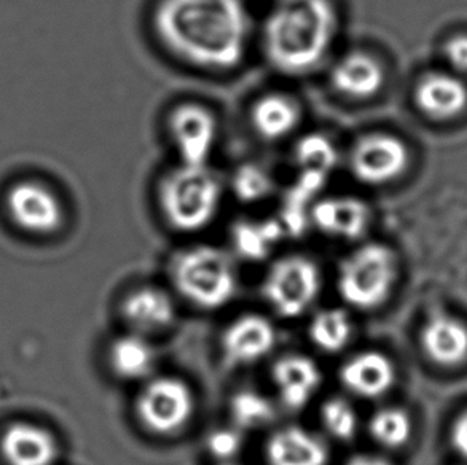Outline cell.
Masks as SVG:
<instances>
[{
	"mask_svg": "<svg viewBox=\"0 0 467 465\" xmlns=\"http://www.w3.org/2000/svg\"><path fill=\"white\" fill-rule=\"evenodd\" d=\"M153 36L192 69L227 74L246 61L253 18L244 0H157Z\"/></svg>",
	"mask_w": 467,
	"mask_h": 465,
	"instance_id": "cell-1",
	"label": "cell"
},
{
	"mask_svg": "<svg viewBox=\"0 0 467 465\" xmlns=\"http://www.w3.org/2000/svg\"><path fill=\"white\" fill-rule=\"evenodd\" d=\"M335 0H275L262 23V51L281 76L304 77L321 69L340 34Z\"/></svg>",
	"mask_w": 467,
	"mask_h": 465,
	"instance_id": "cell-2",
	"label": "cell"
},
{
	"mask_svg": "<svg viewBox=\"0 0 467 465\" xmlns=\"http://www.w3.org/2000/svg\"><path fill=\"white\" fill-rule=\"evenodd\" d=\"M223 190L221 177L209 164L177 163L158 182V209L172 230L202 232L219 214Z\"/></svg>",
	"mask_w": 467,
	"mask_h": 465,
	"instance_id": "cell-3",
	"label": "cell"
},
{
	"mask_svg": "<svg viewBox=\"0 0 467 465\" xmlns=\"http://www.w3.org/2000/svg\"><path fill=\"white\" fill-rule=\"evenodd\" d=\"M171 276L177 292L198 308H223L236 295L234 262L214 245H193L177 253Z\"/></svg>",
	"mask_w": 467,
	"mask_h": 465,
	"instance_id": "cell-4",
	"label": "cell"
},
{
	"mask_svg": "<svg viewBox=\"0 0 467 465\" xmlns=\"http://www.w3.org/2000/svg\"><path fill=\"white\" fill-rule=\"evenodd\" d=\"M398 274V257L391 247L366 243L343 258L337 285L341 298L349 306L372 311L388 302Z\"/></svg>",
	"mask_w": 467,
	"mask_h": 465,
	"instance_id": "cell-5",
	"label": "cell"
},
{
	"mask_svg": "<svg viewBox=\"0 0 467 465\" xmlns=\"http://www.w3.org/2000/svg\"><path fill=\"white\" fill-rule=\"evenodd\" d=\"M195 394L177 377L149 379L136 397V416L149 434L171 437L189 426L195 415Z\"/></svg>",
	"mask_w": 467,
	"mask_h": 465,
	"instance_id": "cell-6",
	"label": "cell"
},
{
	"mask_svg": "<svg viewBox=\"0 0 467 465\" xmlns=\"http://www.w3.org/2000/svg\"><path fill=\"white\" fill-rule=\"evenodd\" d=\"M347 164L354 181L379 189L404 176L410 166V150L392 132H366L349 147Z\"/></svg>",
	"mask_w": 467,
	"mask_h": 465,
	"instance_id": "cell-7",
	"label": "cell"
},
{
	"mask_svg": "<svg viewBox=\"0 0 467 465\" xmlns=\"http://www.w3.org/2000/svg\"><path fill=\"white\" fill-rule=\"evenodd\" d=\"M321 285V271L311 258L287 255L266 271L264 295L279 315L294 319L313 306Z\"/></svg>",
	"mask_w": 467,
	"mask_h": 465,
	"instance_id": "cell-8",
	"label": "cell"
},
{
	"mask_svg": "<svg viewBox=\"0 0 467 465\" xmlns=\"http://www.w3.org/2000/svg\"><path fill=\"white\" fill-rule=\"evenodd\" d=\"M164 126L179 163L209 164L221 129L219 119L208 106L193 101L181 102L168 112Z\"/></svg>",
	"mask_w": 467,
	"mask_h": 465,
	"instance_id": "cell-9",
	"label": "cell"
},
{
	"mask_svg": "<svg viewBox=\"0 0 467 465\" xmlns=\"http://www.w3.org/2000/svg\"><path fill=\"white\" fill-rule=\"evenodd\" d=\"M6 209L21 230L50 234L63 225L64 209L57 193L37 181H21L6 193Z\"/></svg>",
	"mask_w": 467,
	"mask_h": 465,
	"instance_id": "cell-10",
	"label": "cell"
},
{
	"mask_svg": "<svg viewBox=\"0 0 467 465\" xmlns=\"http://www.w3.org/2000/svg\"><path fill=\"white\" fill-rule=\"evenodd\" d=\"M328 82L335 93L347 101H370L385 88V64L370 51H347L332 64Z\"/></svg>",
	"mask_w": 467,
	"mask_h": 465,
	"instance_id": "cell-11",
	"label": "cell"
},
{
	"mask_svg": "<svg viewBox=\"0 0 467 465\" xmlns=\"http://www.w3.org/2000/svg\"><path fill=\"white\" fill-rule=\"evenodd\" d=\"M370 222L372 211L358 196H324L311 206V227L337 241L364 238L370 228Z\"/></svg>",
	"mask_w": 467,
	"mask_h": 465,
	"instance_id": "cell-12",
	"label": "cell"
},
{
	"mask_svg": "<svg viewBox=\"0 0 467 465\" xmlns=\"http://www.w3.org/2000/svg\"><path fill=\"white\" fill-rule=\"evenodd\" d=\"M276 345V330L262 315H243L222 334L223 358L234 367H247L265 358Z\"/></svg>",
	"mask_w": 467,
	"mask_h": 465,
	"instance_id": "cell-13",
	"label": "cell"
},
{
	"mask_svg": "<svg viewBox=\"0 0 467 465\" xmlns=\"http://www.w3.org/2000/svg\"><path fill=\"white\" fill-rule=\"evenodd\" d=\"M304 119V108L297 98L285 91H268L259 96L249 110V123L257 138L281 142L291 138Z\"/></svg>",
	"mask_w": 467,
	"mask_h": 465,
	"instance_id": "cell-14",
	"label": "cell"
},
{
	"mask_svg": "<svg viewBox=\"0 0 467 465\" xmlns=\"http://www.w3.org/2000/svg\"><path fill=\"white\" fill-rule=\"evenodd\" d=\"M272 379L279 400L292 411L305 408L322 383L319 367L304 354H287L279 357L272 368Z\"/></svg>",
	"mask_w": 467,
	"mask_h": 465,
	"instance_id": "cell-15",
	"label": "cell"
},
{
	"mask_svg": "<svg viewBox=\"0 0 467 465\" xmlns=\"http://www.w3.org/2000/svg\"><path fill=\"white\" fill-rule=\"evenodd\" d=\"M340 381L349 394L373 400L392 389L396 383V368L391 358L383 352H358L341 365Z\"/></svg>",
	"mask_w": 467,
	"mask_h": 465,
	"instance_id": "cell-16",
	"label": "cell"
},
{
	"mask_svg": "<svg viewBox=\"0 0 467 465\" xmlns=\"http://www.w3.org/2000/svg\"><path fill=\"white\" fill-rule=\"evenodd\" d=\"M176 305L170 294L158 287H140L130 292L121 303V317L133 334L164 332L176 321Z\"/></svg>",
	"mask_w": 467,
	"mask_h": 465,
	"instance_id": "cell-17",
	"label": "cell"
},
{
	"mask_svg": "<svg viewBox=\"0 0 467 465\" xmlns=\"http://www.w3.org/2000/svg\"><path fill=\"white\" fill-rule=\"evenodd\" d=\"M413 101L421 114L445 121L462 115L467 108V87L449 72H430L420 78Z\"/></svg>",
	"mask_w": 467,
	"mask_h": 465,
	"instance_id": "cell-18",
	"label": "cell"
},
{
	"mask_svg": "<svg viewBox=\"0 0 467 465\" xmlns=\"http://www.w3.org/2000/svg\"><path fill=\"white\" fill-rule=\"evenodd\" d=\"M421 346L434 364L455 368L467 360V326L453 315H432L421 332Z\"/></svg>",
	"mask_w": 467,
	"mask_h": 465,
	"instance_id": "cell-19",
	"label": "cell"
},
{
	"mask_svg": "<svg viewBox=\"0 0 467 465\" xmlns=\"http://www.w3.org/2000/svg\"><path fill=\"white\" fill-rule=\"evenodd\" d=\"M268 465H327L326 443L298 426L279 429L266 441Z\"/></svg>",
	"mask_w": 467,
	"mask_h": 465,
	"instance_id": "cell-20",
	"label": "cell"
},
{
	"mask_svg": "<svg viewBox=\"0 0 467 465\" xmlns=\"http://www.w3.org/2000/svg\"><path fill=\"white\" fill-rule=\"evenodd\" d=\"M0 450L8 465H51L57 456L55 437L47 429L26 422L6 430Z\"/></svg>",
	"mask_w": 467,
	"mask_h": 465,
	"instance_id": "cell-21",
	"label": "cell"
},
{
	"mask_svg": "<svg viewBox=\"0 0 467 465\" xmlns=\"http://www.w3.org/2000/svg\"><path fill=\"white\" fill-rule=\"evenodd\" d=\"M157 354L144 335L119 336L109 349V364L115 377L123 381H140L152 375Z\"/></svg>",
	"mask_w": 467,
	"mask_h": 465,
	"instance_id": "cell-22",
	"label": "cell"
},
{
	"mask_svg": "<svg viewBox=\"0 0 467 465\" xmlns=\"http://www.w3.org/2000/svg\"><path fill=\"white\" fill-rule=\"evenodd\" d=\"M285 227L276 221H243L234 227V251L251 262L268 257L285 236Z\"/></svg>",
	"mask_w": 467,
	"mask_h": 465,
	"instance_id": "cell-23",
	"label": "cell"
},
{
	"mask_svg": "<svg viewBox=\"0 0 467 465\" xmlns=\"http://www.w3.org/2000/svg\"><path fill=\"white\" fill-rule=\"evenodd\" d=\"M308 335L311 343L319 351L337 354L349 345L353 336V324L343 309H322L311 319Z\"/></svg>",
	"mask_w": 467,
	"mask_h": 465,
	"instance_id": "cell-24",
	"label": "cell"
},
{
	"mask_svg": "<svg viewBox=\"0 0 467 465\" xmlns=\"http://www.w3.org/2000/svg\"><path fill=\"white\" fill-rule=\"evenodd\" d=\"M413 432L410 416L398 407H386L373 413L368 421V434L379 447L399 450L410 440Z\"/></svg>",
	"mask_w": 467,
	"mask_h": 465,
	"instance_id": "cell-25",
	"label": "cell"
},
{
	"mask_svg": "<svg viewBox=\"0 0 467 465\" xmlns=\"http://www.w3.org/2000/svg\"><path fill=\"white\" fill-rule=\"evenodd\" d=\"M234 426L240 430H253L270 424L275 418V407L257 390H238L228 403Z\"/></svg>",
	"mask_w": 467,
	"mask_h": 465,
	"instance_id": "cell-26",
	"label": "cell"
},
{
	"mask_svg": "<svg viewBox=\"0 0 467 465\" xmlns=\"http://www.w3.org/2000/svg\"><path fill=\"white\" fill-rule=\"evenodd\" d=\"M294 157L298 170L328 177L337 164V149L322 134H311L298 142Z\"/></svg>",
	"mask_w": 467,
	"mask_h": 465,
	"instance_id": "cell-27",
	"label": "cell"
},
{
	"mask_svg": "<svg viewBox=\"0 0 467 465\" xmlns=\"http://www.w3.org/2000/svg\"><path fill=\"white\" fill-rule=\"evenodd\" d=\"M321 422L335 440H353L359 430V416L353 405L340 397H332L322 405Z\"/></svg>",
	"mask_w": 467,
	"mask_h": 465,
	"instance_id": "cell-28",
	"label": "cell"
},
{
	"mask_svg": "<svg viewBox=\"0 0 467 465\" xmlns=\"http://www.w3.org/2000/svg\"><path fill=\"white\" fill-rule=\"evenodd\" d=\"M232 190L243 202H264L275 190L273 176L262 166L244 164L232 179Z\"/></svg>",
	"mask_w": 467,
	"mask_h": 465,
	"instance_id": "cell-29",
	"label": "cell"
},
{
	"mask_svg": "<svg viewBox=\"0 0 467 465\" xmlns=\"http://www.w3.org/2000/svg\"><path fill=\"white\" fill-rule=\"evenodd\" d=\"M243 448V435L240 429L221 428L214 429L206 439V450L214 460H221L222 464L232 462L234 458L240 454Z\"/></svg>",
	"mask_w": 467,
	"mask_h": 465,
	"instance_id": "cell-30",
	"label": "cell"
},
{
	"mask_svg": "<svg viewBox=\"0 0 467 465\" xmlns=\"http://www.w3.org/2000/svg\"><path fill=\"white\" fill-rule=\"evenodd\" d=\"M443 57L455 72L467 74V36L462 34L449 38L443 46Z\"/></svg>",
	"mask_w": 467,
	"mask_h": 465,
	"instance_id": "cell-31",
	"label": "cell"
},
{
	"mask_svg": "<svg viewBox=\"0 0 467 465\" xmlns=\"http://www.w3.org/2000/svg\"><path fill=\"white\" fill-rule=\"evenodd\" d=\"M451 443L456 451L467 460V411L456 419L451 430Z\"/></svg>",
	"mask_w": 467,
	"mask_h": 465,
	"instance_id": "cell-32",
	"label": "cell"
},
{
	"mask_svg": "<svg viewBox=\"0 0 467 465\" xmlns=\"http://www.w3.org/2000/svg\"><path fill=\"white\" fill-rule=\"evenodd\" d=\"M345 465H392L391 462L379 458V456H373V454H356L351 460H348Z\"/></svg>",
	"mask_w": 467,
	"mask_h": 465,
	"instance_id": "cell-33",
	"label": "cell"
},
{
	"mask_svg": "<svg viewBox=\"0 0 467 465\" xmlns=\"http://www.w3.org/2000/svg\"><path fill=\"white\" fill-rule=\"evenodd\" d=\"M221 465H238V464H234V462H225V464H221Z\"/></svg>",
	"mask_w": 467,
	"mask_h": 465,
	"instance_id": "cell-34",
	"label": "cell"
}]
</instances>
